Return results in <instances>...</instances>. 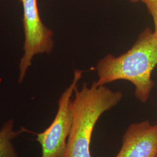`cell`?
Returning <instances> with one entry per match:
<instances>
[{
  "label": "cell",
  "mask_w": 157,
  "mask_h": 157,
  "mask_svg": "<svg viewBox=\"0 0 157 157\" xmlns=\"http://www.w3.org/2000/svg\"><path fill=\"white\" fill-rule=\"evenodd\" d=\"M157 65V36L147 28L127 52L118 56L108 54L96 65L98 85L124 80L135 86V95L144 103L148 100L155 82L152 71Z\"/></svg>",
  "instance_id": "obj_1"
},
{
  "label": "cell",
  "mask_w": 157,
  "mask_h": 157,
  "mask_svg": "<svg viewBox=\"0 0 157 157\" xmlns=\"http://www.w3.org/2000/svg\"><path fill=\"white\" fill-rule=\"evenodd\" d=\"M123 94L113 91L96 81L89 87L84 83L80 90H75L70 104L72 124L63 157H92L90 144L93 132L101 115L121 101Z\"/></svg>",
  "instance_id": "obj_2"
},
{
  "label": "cell",
  "mask_w": 157,
  "mask_h": 157,
  "mask_svg": "<svg viewBox=\"0 0 157 157\" xmlns=\"http://www.w3.org/2000/svg\"><path fill=\"white\" fill-rule=\"evenodd\" d=\"M25 33L23 54L19 63V83L22 82L35 56L50 54L54 48L53 32L43 22L37 0H22Z\"/></svg>",
  "instance_id": "obj_3"
},
{
  "label": "cell",
  "mask_w": 157,
  "mask_h": 157,
  "mask_svg": "<svg viewBox=\"0 0 157 157\" xmlns=\"http://www.w3.org/2000/svg\"><path fill=\"white\" fill-rule=\"evenodd\" d=\"M82 74V71H75L72 83L59 98L58 111L52 122L44 132L36 134V140L41 146V157H63L65 155L72 124L70 104Z\"/></svg>",
  "instance_id": "obj_4"
},
{
  "label": "cell",
  "mask_w": 157,
  "mask_h": 157,
  "mask_svg": "<svg viewBox=\"0 0 157 157\" xmlns=\"http://www.w3.org/2000/svg\"><path fill=\"white\" fill-rule=\"evenodd\" d=\"M157 149V124L148 121L130 124L115 157H154Z\"/></svg>",
  "instance_id": "obj_5"
},
{
  "label": "cell",
  "mask_w": 157,
  "mask_h": 157,
  "mask_svg": "<svg viewBox=\"0 0 157 157\" xmlns=\"http://www.w3.org/2000/svg\"><path fill=\"white\" fill-rule=\"evenodd\" d=\"M13 126V120L8 121L0 130V157H17L12 140L22 133L30 132L23 127L19 131H15Z\"/></svg>",
  "instance_id": "obj_6"
},
{
  "label": "cell",
  "mask_w": 157,
  "mask_h": 157,
  "mask_svg": "<svg viewBox=\"0 0 157 157\" xmlns=\"http://www.w3.org/2000/svg\"><path fill=\"white\" fill-rule=\"evenodd\" d=\"M146 6V8L151 15L154 24V32L157 36V0H143L141 1Z\"/></svg>",
  "instance_id": "obj_7"
},
{
  "label": "cell",
  "mask_w": 157,
  "mask_h": 157,
  "mask_svg": "<svg viewBox=\"0 0 157 157\" xmlns=\"http://www.w3.org/2000/svg\"><path fill=\"white\" fill-rule=\"evenodd\" d=\"M131 2H137L138 1H142L143 0H130ZM151 1H156V0H151Z\"/></svg>",
  "instance_id": "obj_8"
},
{
  "label": "cell",
  "mask_w": 157,
  "mask_h": 157,
  "mask_svg": "<svg viewBox=\"0 0 157 157\" xmlns=\"http://www.w3.org/2000/svg\"><path fill=\"white\" fill-rule=\"evenodd\" d=\"M154 157H157V149L156 152H155V155H154Z\"/></svg>",
  "instance_id": "obj_9"
},
{
  "label": "cell",
  "mask_w": 157,
  "mask_h": 157,
  "mask_svg": "<svg viewBox=\"0 0 157 157\" xmlns=\"http://www.w3.org/2000/svg\"><path fill=\"white\" fill-rule=\"evenodd\" d=\"M20 1H22V0H20Z\"/></svg>",
  "instance_id": "obj_10"
},
{
  "label": "cell",
  "mask_w": 157,
  "mask_h": 157,
  "mask_svg": "<svg viewBox=\"0 0 157 157\" xmlns=\"http://www.w3.org/2000/svg\"><path fill=\"white\" fill-rule=\"evenodd\" d=\"M1 1V0H0V1Z\"/></svg>",
  "instance_id": "obj_11"
}]
</instances>
